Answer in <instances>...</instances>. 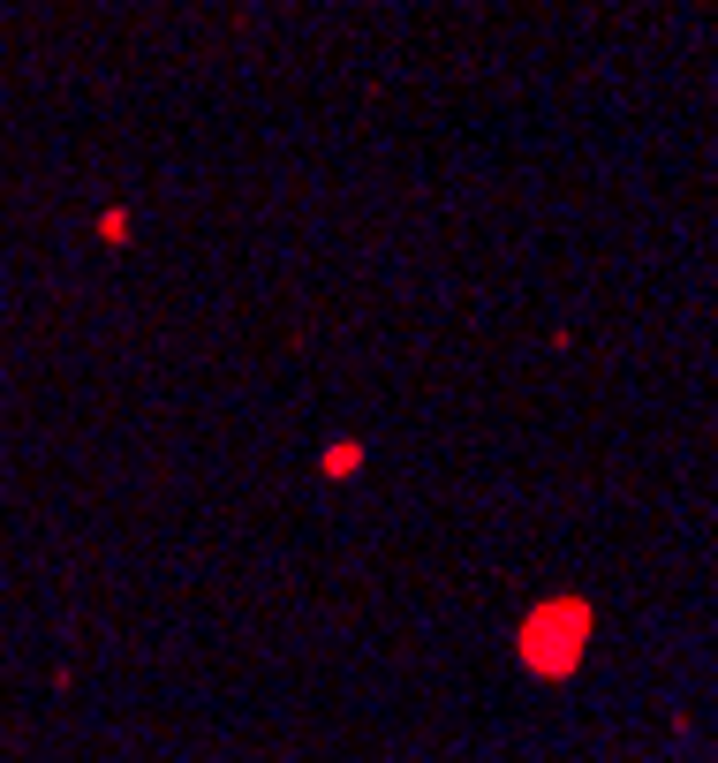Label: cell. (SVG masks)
I'll use <instances>...</instances> for the list:
<instances>
[{
    "mask_svg": "<svg viewBox=\"0 0 718 763\" xmlns=\"http://www.w3.org/2000/svg\"><path fill=\"white\" fill-rule=\"evenodd\" d=\"M582 628H590V612L582 605H552L530 620V635H522V650H530V665H545V673H567L582 650Z\"/></svg>",
    "mask_w": 718,
    "mask_h": 763,
    "instance_id": "6da1fadb",
    "label": "cell"
}]
</instances>
